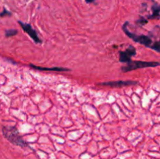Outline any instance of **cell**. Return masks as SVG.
Segmentation results:
<instances>
[{"mask_svg":"<svg viewBox=\"0 0 160 159\" xmlns=\"http://www.w3.org/2000/svg\"><path fill=\"white\" fill-rule=\"evenodd\" d=\"M148 23V20H146V19H145L144 17H141L140 20H138L137 21V24L141 25V26H142V25H145L146 24V23Z\"/></svg>","mask_w":160,"mask_h":159,"instance_id":"cell-11","label":"cell"},{"mask_svg":"<svg viewBox=\"0 0 160 159\" xmlns=\"http://www.w3.org/2000/svg\"><path fill=\"white\" fill-rule=\"evenodd\" d=\"M127 25H128V22H126L125 23L123 26V31H124V33L127 35L130 38L134 41V42H137V43H140L141 45H145V47H149V48H151L152 45L153 44V42H152V38L149 35H136V34L132 33L130 32L128 29L127 28Z\"/></svg>","mask_w":160,"mask_h":159,"instance_id":"cell-2","label":"cell"},{"mask_svg":"<svg viewBox=\"0 0 160 159\" xmlns=\"http://www.w3.org/2000/svg\"><path fill=\"white\" fill-rule=\"evenodd\" d=\"M85 2L87 3H92V2H95V0H85Z\"/></svg>","mask_w":160,"mask_h":159,"instance_id":"cell-13","label":"cell"},{"mask_svg":"<svg viewBox=\"0 0 160 159\" xmlns=\"http://www.w3.org/2000/svg\"><path fill=\"white\" fill-rule=\"evenodd\" d=\"M160 63L158 62H145V61H130L125 66L122 67V71L124 73L132 71L137 69L148 68V67H156L159 66Z\"/></svg>","mask_w":160,"mask_h":159,"instance_id":"cell-3","label":"cell"},{"mask_svg":"<svg viewBox=\"0 0 160 159\" xmlns=\"http://www.w3.org/2000/svg\"><path fill=\"white\" fill-rule=\"evenodd\" d=\"M18 23L20 25V26L22 27V29L23 30V31H24L25 33L27 34V35L34 40V42H35V43H38V44L41 43V40L38 38L36 31L32 28V25L28 24V23H23V22L21 21H19Z\"/></svg>","mask_w":160,"mask_h":159,"instance_id":"cell-5","label":"cell"},{"mask_svg":"<svg viewBox=\"0 0 160 159\" xmlns=\"http://www.w3.org/2000/svg\"><path fill=\"white\" fill-rule=\"evenodd\" d=\"M136 55V49L134 46L130 45L125 51L120 52L119 60L120 63H128L131 61V58Z\"/></svg>","mask_w":160,"mask_h":159,"instance_id":"cell-4","label":"cell"},{"mask_svg":"<svg viewBox=\"0 0 160 159\" xmlns=\"http://www.w3.org/2000/svg\"><path fill=\"white\" fill-rule=\"evenodd\" d=\"M150 48L155 50V51H157V52L160 53V38H159V39L157 40V41H155V42H153V44H152Z\"/></svg>","mask_w":160,"mask_h":159,"instance_id":"cell-9","label":"cell"},{"mask_svg":"<svg viewBox=\"0 0 160 159\" xmlns=\"http://www.w3.org/2000/svg\"><path fill=\"white\" fill-rule=\"evenodd\" d=\"M30 67L32 69H35L37 70H41V71H56V72H67L69 70L66 68H62V67H53V68H45V67H41V66H37L35 65H30Z\"/></svg>","mask_w":160,"mask_h":159,"instance_id":"cell-7","label":"cell"},{"mask_svg":"<svg viewBox=\"0 0 160 159\" xmlns=\"http://www.w3.org/2000/svg\"><path fill=\"white\" fill-rule=\"evenodd\" d=\"M11 15V13H10L9 11H7L5 8L3 9V11L2 13H0V17H6V16H10Z\"/></svg>","mask_w":160,"mask_h":159,"instance_id":"cell-12","label":"cell"},{"mask_svg":"<svg viewBox=\"0 0 160 159\" xmlns=\"http://www.w3.org/2000/svg\"><path fill=\"white\" fill-rule=\"evenodd\" d=\"M137 84V81H130V80H119V81H112V82H105V83L100 84V85L103 86L111 87V88H122V87L127 86H134V85Z\"/></svg>","mask_w":160,"mask_h":159,"instance_id":"cell-6","label":"cell"},{"mask_svg":"<svg viewBox=\"0 0 160 159\" xmlns=\"http://www.w3.org/2000/svg\"><path fill=\"white\" fill-rule=\"evenodd\" d=\"M6 34V36L7 38L9 37H13L14 35H16L17 34V31L15 30V29H10V30H6L5 32Z\"/></svg>","mask_w":160,"mask_h":159,"instance_id":"cell-10","label":"cell"},{"mask_svg":"<svg viewBox=\"0 0 160 159\" xmlns=\"http://www.w3.org/2000/svg\"><path fill=\"white\" fill-rule=\"evenodd\" d=\"M2 132L4 137L7 141H10L11 144H14L16 146H19L22 148L28 147V144L20 136L18 129L15 126H3L2 129Z\"/></svg>","mask_w":160,"mask_h":159,"instance_id":"cell-1","label":"cell"},{"mask_svg":"<svg viewBox=\"0 0 160 159\" xmlns=\"http://www.w3.org/2000/svg\"><path fill=\"white\" fill-rule=\"evenodd\" d=\"M152 15L149 16V17H147L149 20H154V19H159L160 18V5L159 4L155 2V3H154L152 6Z\"/></svg>","mask_w":160,"mask_h":159,"instance_id":"cell-8","label":"cell"}]
</instances>
